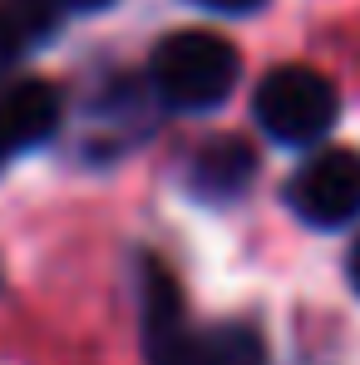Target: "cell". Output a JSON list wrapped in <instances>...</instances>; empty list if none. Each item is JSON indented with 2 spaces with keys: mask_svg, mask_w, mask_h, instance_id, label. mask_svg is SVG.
Returning a JSON list of instances; mask_svg holds the SVG:
<instances>
[{
  "mask_svg": "<svg viewBox=\"0 0 360 365\" xmlns=\"http://www.w3.org/2000/svg\"><path fill=\"white\" fill-rule=\"evenodd\" d=\"M192 5H202V10H222V15H247V10H257V5H267V0H192Z\"/></svg>",
  "mask_w": 360,
  "mask_h": 365,
  "instance_id": "9",
  "label": "cell"
},
{
  "mask_svg": "<svg viewBox=\"0 0 360 365\" xmlns=\"http://www.w3.org/2000/svg\"><path fill=\"white\" fill-rule=\"evenodd\" d=\"M242 79V60L232 40L212 35V30H178L168 40H158L153 60H148V84L153 94L182 109V114H207L217 109Z\"/></svg>",
  "mask_w": 360,
  "mask_h": 365,
  "instance_id": "1",
  "label": "cell"
},
{
  "mask_svg": "<svg viewBox=\"0 0 360 365\" xmlns=\"http://www.w3.org/2000/svg\"><path fill=\"white\" fill-rule=\"evenodd\" d=\"M60 30V5L55 0H0V79L10 64L30 50H40Z\"/></svg>",
  "mask_w": 360,
  "mask_h": 365,
  "instance_id": "7",
  "label": "cell"
},
{
  "mask_svg": "<svg viewBox=\"0 0 360 365\" xmlns=\"http://www.w3.org/2000/svg\"><path fill=\"white\" fill-rule=\"evenodd\" d=\"M64 119V99L50 79H15L0 89V148L25 153L55 138Z\"/></svg>",
  "mask_w": 360,
  "mask_h": 365,
  "instance_id": "5",
  "label": "cell"
},
{
  "mask_svg": "<svg viewBox=\"0 0 360 365\" xmlns=\"http://www.w3.org/2000/svg\"><path fill=\"white\" fill-rule=\"evenodd\" d=\"M138 316L148 365H197V336L187 331L182 292L158 257H138Z\"/></svg>",
  "mask_w": 360,
  "mask_h": 365,
  "instance_id": "4",
  "label": "cell"
},
{
  "mask_svg": "<svg viewBox=\"0 0 360 365\" xmlns=\"http://www.w3.org/2000/svg\"><path fill=\"white\" fill-rule=\"evenodd\" d=\"M5 158H10V153H5V148H0V168H5Z\"/></svg>",
  "mask_w": 360,
  "mask_h": 365,
  "instance_id": "12",
  "label": "cell"
},
{
  "mask_svg": "<svg viewBox=\"0 0 360 365\" xmlns=\"http://www.w3.org/2000/svg\"><path fill=\"white\" fill-rule=\"evenodd\" d=\"M287 202L306 227H346L360 217V153L316 148L287 182Z\"/></svg>",
  "mask_w": 360,
  "mask_h": 365,
  "instance_id": "3",
  "label": "cell"
},
{
  "mask_svg": "<svg viewBox=\"0 0 360 365\" xmlns=\"http://www.w3.org/2000/svg\"><path fill=\"white\" fill-rule=\"evenodd\" d=\"M197 365H267V341L247 321H217L197 336Z\"/></svg>",
  "mask_w": 360,
  "mask_h": 365,
  "instance_id": "8",
  "label": "cell"
},
{
  "mask_svg": "<svg viewBox=\"0 0 360 365\" xmlns=\"http://www.w3.org/2000/svg\"><path fill=\"white\" fill-rule=\"evenodd\" d=\"M252 178H257V148L237 133H217V138L197 143V153L187 163V192L212 207L237 202L252 187Z\"/></svg>",
  "mask_w": 360,
  "mask_h": 365,
  "instance_id": "6",
  "label": "cell"
},
{
  "mask_svg": "<svg viewBox=\"0 0 360 365\" xmlns=\"http://www.w3.org/2000/svg\"><path fill=\"white\" fill-rule=\"evenodd\" d=\"M346 272H351V287H356V297H360V237L351 242V257H346Z\"/></svg>",
  "mask_w": 360,
  "mask_h": 365,
  "instance_id": "10",
  "label": "cell"
},
{
  "mask_svg": "<svg viewBox=\"0 0 360 365\" xmlns=\"http://www.w3.org/2000/svg\"><path fill=\"white\" fill-rule=\"evenodd\" d=\"M252 114H257V123L277 143L311 148V143H321L336 128L341 94H336V84L321 69H311V64H282V69L262 74L257 94H252Z\"/></svg>",
  "mask_w": 360,
  "mask_h": 365,
  "instance_id": "2",
  "label": "cell"
},
{
  "mask_svg": "<svg viewBox=\"0 0 360 365\" xmlns=\"http://www.w3.org/2000/svg\"><path fill=\"white\" fill-rule=\"evenodd\" d=\"M60 10H104V5H114V0H55Z\"/></svg>",
  "mask_w": 360,
  "mask_h": 365,
  "instance_id": "11",
  "label": "cell"
}]
</instances>
